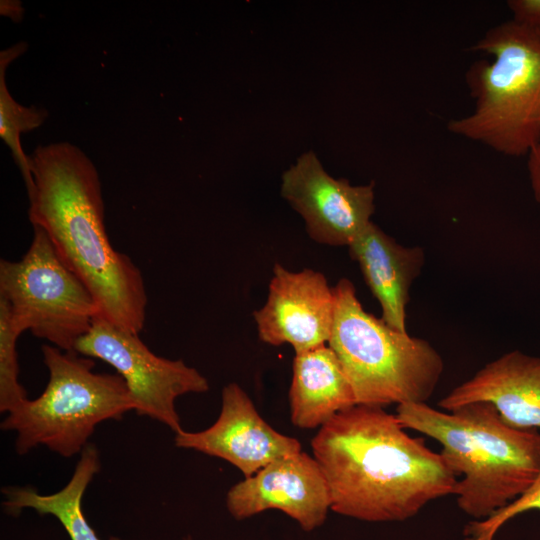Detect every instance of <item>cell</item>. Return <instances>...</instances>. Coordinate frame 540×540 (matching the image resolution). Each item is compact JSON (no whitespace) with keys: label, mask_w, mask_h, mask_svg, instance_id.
Here are the masks:
<instances>
[{"label":"cell","mask_w":540,"mask_h":540,"mask_svg":"<svg viewBox=\"0 0 540 540\" xmlns=\"http://www.w3.org/2000/svg\"><path fill=\"white\" fill-rule=\"evenodd\" d=\"M335 311L328 346L336 354L356 404L426 403L444 369L426 340L391 328L366 312L346 278L333 287Z\"/></svg>","instance_id":"obj_5"},{"label":"cell","mask_w":540,"mask_h":540,"mask_svg":"<svg viewBox=\"0 0 540 540\" xmlns=\"http://www.w3.org/2000/svg\"><path fill=\"white\" fill-rule=\"evenodd\" d=\"M226 506L237 520L277 509L303 530L311 531L326 520L331 496L318 462L300 452L278 459L235 484L227 493Z\"/></svg>","instance_id":"obj_12"},{"label":"cell","mask_w":540,"mask_h":540,"mask_svg":"<svg viewBox=\"0 0 540 540\" xmlns=\"http://www.w3.org/2000/svg\"><path fill=\"white\" fill-rule=\"evenodd\" d=\"M175 445L221 458L249 478L268 464L301 451L300 442L273 429L258 413L247 393L229 383L221 393V411L207 429L180 430Z\"/></svg>","instance_id":"obj_11"},{"label":"cell","mask_w":540,"mask_h":540,"mask_svg":"<svg viewBox=\"0 0 540 540\" xmlns=\"http://www.w3.org/2000/svg\"><path fill=\"white\" fill-rule=\"evenodd\" d=\"M348 248L381 306V319L391 328L407 332L409 290L423 267V249L398 244L372 221Z\"/></svg>","instance_id":"obj_14"},{"label":"cell","mask_w":540,"mask_h":540,"mask_svg":"<svg viewBox=\"0 0 540 540\" xmlns=\"http://www.w3.org/2000/svg\"><path fill=\"white\" fill-rule=\"evenodd\" d=\"M472 50L492 59L466 71L474 109L450 120L448 130L506 156H527L540 139V37L510 19Z\"/></svg>","instance_id":"obj_4"},{"label":"cell","mask_w":540,"mask_h":540,"mask_svg":"<svg viewBox=\"0 0 540 540\" xmlns=\"http://www.w3.org/2000/svg\"><path fill=\"white\" fill-rule=\"evenodd\" d=\"M75 351L111 365L126 383L136 413L159 421L174 433L182 430L176 399L209 390L208 380L198 370L182 360L154 354L138 334L123 330L100 315L77 341Z\"/></svg>","instance_id":"obj_8"},{"label":"cell","mask_w":540,"mask_h":540,"mask_svg":"<svg viewBox=\"0 0 540 540\" xmlns=\"http://www.w3.org/2000/svg\"><path fill=\"white\" fill-rule=\"evenodd\" d=\"M331 510L368 522L403 521L454 493L457 476L423 438L410 436L383 407L354 405L311 441Z\"/></svg>","instance_id":"obj_1"},{"label":"cell","mask_w":540,"mask_h":540,"mask_svg":"<svg viewBox=\"0 0 540 540\" xmlns=\"http://www.w3.org/2000/svg\"><path fill=\"white\" fill-rule=\"evenodd\" d=\"M29 157L34 188L28 194V216L33 227L46 233L62 261L86 285L100 316L139 335L148 301L142 273L109 241L95 165L69 142L40 145Z\"/></svg>","instance_id":"obj_2"},{"label":"cell","mask_w":540,"mask_h":540,"mask_svg":"<svg viewBox=\"0 0 540 540\" xmlns=\"http://www.w3.org/2000/svg\"><path fill=\"white\" fill-rule=\"evenodd\" d=\"M527 157V169L531 189L535 200L540 203V139Z\"/></svg>","instance_id":"obj_21"},{"label":"cell","mask_w":540,"mask_h":540,"mask_svg":"<svg viewBox=\"0 0 540 540\" xmlns=\"http://www.w3.org/2000/svg\"><path fill=\"white\" fill-rule=\"evenodd\" d=\"M530 510L540 511V470L533 483L516 499L485 519L470 521L465 528V540H494L505 523Z\"/></svg>","instance_id":"obj_19"},{"label":"cell","mask_w":540,"mask_h":540,"mask_svg":"<svg viewBox=\"0 0 540 540\" xmlns=\"http://www.w3.org/2000/svg\"><path fill=\"white\" fill-rule=\"evenodd\" d=\"M33 228L25 255L18 261H0V299L24 331L61 350L75 351L77 341L100 315L99 307L46 233Z\"/></svg>","instance_id":"obj_7"},{"label":"cell","mask_w":540,"mask_h":540,"mask_svg":"<svg viewBox=\"0 0 540 540\" xmlns=\"http://www.w3.org/2000/svg\"><path fill=\"white\" fill-rule=\"evenodd\" d=\"M26 49V43H18L0 53V137L11 150L22 173L27 194H29L34 188V179L30 157L24 153L20 138L23 133L40 127L47 119L48 113L45 109L35 106L26 107L18 103L9 93L6 84L8 65Z\"/></svg>","instance_id":"obj_17"},{"label":"cell","mask_w":540,"mask_h":540,"mask_svg":"<svg viewBox=\"0 0 540 540\" xmlns=\"http://www.w3.org/2000/svg\"><path fill=\"white\" fill-rule=\"evenodd\" d=\"M334 311L333 287L322 273L275 263L266 303L253 316L261 341L289 344L296 354L328 343Z\"/></svg>","instance_id":"obj_10"},{"label":"cell","mask_w":540,"mask_h":540,"mask_svg":"<svg viewBox=\"0 0 540 540\" xmlns=\"http://www.w3.org/2000/svg\"><path fill=\"white\" fill-rule=\"evenodd\" d=\"M49 372L46 388L9 411L2 430L16 433L15 448L24 455L45 446L70 458L80 454L96 427L119 420L135 403L119 374L93 371L92 358L53 345L41 347Z\"/></svg>","instance_id":"obj_6"},{"label":"cell","mask_w":540,"mask_h":540,"mask_svg":"<svg viewBox=\"0 0 540 540\" xmlns=\"http://www.w3.org/2000/svg\"><path fill=\"white\" fill-rule=\"evenodd\" d=\"M488 402L505 424L517 429H540V357L514 350L489 362L455 387L438 406L453 411Z\"/></svg>","instance_id":"obj_13"},{"label":"cell","mask_w":540,"mask_h":540,"mask_svg":"<svg viewBox=\"0 0 540 540\" xmlns=\"http://www.w3.org/2000/svg\"><path fill=\"white\" fill-rule=\"evenodd\" d=\"M99 470L98 449L87 444L80 453L69 482L62 489L43 495L35 488L27 486L6 488L3 490L4 509L12 515L19 514L26 508L39 514L52 515L62 524L71 540H100L82 511L84 493Z\"/></svg>","instance_id":"obj_16"},{"label":"cell","mask_w":540,"mask_h":540,"mask_svg":"<svg viewBox=\"0 0 540 540\" xmlns=\"http://www.w3.org/2000/svg\"><path fill=\"white\" fill-rule=\"evenodd\" d=\"M23 328L11 315L7 304L0 299V411L8 413L27 399L19 382L16 344Z\"/></svg>","instance_id":"obj_18"},{"label":"cell","mask_w":540,"mask_h":540,"mask_svg":"<svg viewBox=\"0 0 540 540\" xmlns=\"http://www.w3.org/2000/svg\"><path fill=\"white\" fill-rule=\"evenodd\" d=\"M512 20L540 37V0H509Z\"/></svg>","instance_id":"obj_20"},{"label":"cell","mask_w":540,"mask_h":540,"mask_svg":"<svg viewBox=\"0 0 540 540\" xmlns=\"http://www.w3.org/2000/svg\"><path fill=\"white\" fill-rule=\"evenodd\" d=\"M405 429L423 433L442 446L440 452L458 480L453 495L474 520L489 517L520 496L540 470V433L517 429L500 418L488 402L443 412L427 403L397 405Z\"/></svg>","instance_id":"obj_3"},{"label":"cell","mask_w":540,"mask_h":540,"mask_svg":"<svg viewBox=\"0 0 540 540\" xmlns=\"http://www.w3.org/2000/svg\"><path fill=\"white\" fill-rule=\"evenodd\" d=\"M281 195L304 219L310 238L330 246H349L375 210L373 182L354 186L333 178L312 151L283 173Z\"/></svg>","instance_id":"obj_9"},{"label":"cell","mask_w":540,"mask_h":540,"mask_svg":"<svg viewBox=\"0 0 540 540\" xmlns=\"http://www.w3.org/2000/svg\"><path fill=\"white\" fill-rule=\"evenodd\" d=\"M184 540H192V539H191L190 537H187V538H186V539H184Z\"/></svg>","instance_id":"obj_22"},{"label":"cell","mask_w":540,"mask_h":540,"mask_svg":"<svg viewBox=\"0 0 540 540\" xmlns=\"http://www.w3.org/2000/svg\"><path fill=\"white\" fill-rule=\"evenodd\" d=\"M289 399L291 422L303 429L321 427L356 405L351 384L326 345L295 354Z\"/></svg>","instance_id":"obj_15"}]
</instances>
